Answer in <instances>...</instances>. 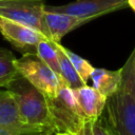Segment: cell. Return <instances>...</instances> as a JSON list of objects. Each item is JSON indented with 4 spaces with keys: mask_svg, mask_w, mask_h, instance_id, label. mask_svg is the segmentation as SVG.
<instances>
[{
    "mask_svg": "<svg viewBox=\"0 0 135 135\" xmlns=\"http://www.w3.org/2000/svg\"><path fill=\"white\" fill-rule=\"evenodd\" d=\"M6 89L11 90L15 97L20 119L23 123L33 127L52 128L57 133L49 97L30 84L21 75Z\"/></svg>",
    "mask_w": 135,
    "mask_h": 135,
    "instance_id": "cell-1",
    "label": "cell"
},
{
    "mask_svg": "<svg viewBox=\"0 0 135 135\" xmlns=\"http://www.w3.org/2000/svg\"><path fill=\"white\" fill-rule=\"evenodd\" d=\"M22 123L12 91L0 89V128H14Z\"/></svg>",
    "mask_w": 135,
    "mask_h": 135,
    "instance_id": "cell-10",
    "label": "cell"
},
{
    "mask_svg": "<svg viewBox=\"0 0 135 135\" xmlns=\"http://www.w3.org/2000/svg\"><path fill=\"white\" fill-rule=\"evenodd\" d=\"M19 76L15 56L11 51L0 47V88H8Z\"/></svg>",
    "mask_w": 135,
    "mask_h": 135,
    "instance_id": "cell-12",
    "label": "cell"
},
{
    "mask_svg": "<svg viewBox=\"0 0 135 135\" xmlns=\"http://www.w3.org/2000/svg\"><path fill=\"white\" fill-rule=\"evenodd\" d=\"M92 121L93 120H88L84 126L82 127L81 131L79 132L78 135H93V132H92Z\"/></svg>",
    "mask_w": 135,
    "mask_h": 135,
    "instance_id": "cell-17",
    "label": "cell"
},
{
    "mask_svg": "<svg viewBox=\"0 0 135 135\" xmlns=\"http://www.w3.org/2000/svg\"><path fill=\"white\" fill-rule=\"evenodd\" d=\"M90 78L93 81V88L104 97H110L117 92L121 84V70L109 71L105 69L93 70Z\"/></svg>",
    "mask_w": 135,
    "mask_h": 135,
    "instance_id": "cell-9",
    "label": "cell"
},
{
    "mask_svg": "<svg viewBox=\"0 0 135 135\" xmlns=\"http://www.w3.org/2000/svg\"><path fill=\"white\" fill-rule=\"evenodd\" d=\"M0 34L16 50L23 54H36V46L42 39H49L41 32L19 22L0 17Z\"/></svg>",
    "mask_w": 135,
    "mask_h": 135,
    "instance_id": "cell-6",
    "label": "cell"
},
{
    "mask_svg": "<svg viewBox=\"0 0 135 135\" xmlns=\"http://www.w3.org/2000/svg\"><path fill=\"white\" fill-rule=\"evenodd\" d=\"M43 18L51 41L58 43H60V40L68 33L89 22V20L83 18H79L64 13L49 12V11L44 12Z\"/></svg>",
    "mask_w": 135,
    "mask_h": 135,
    "instance_id": "cell-7",
    "label": "cell"
},
{
    "mask_svg": "<svg viewBox=\"0 0 135 135\" xmlns=\"http://www.w3.org/2000/svg\"><path fill=\"white\" fill-rule=\"evenodd\" d=\"M74 92L77 101L88 119L96 120L102 115L107 102V97L88 84L74 90Z\"/></svg>",
    "mask_w": 135,
    "mask_h": 135,
    "instance_id": "cell-8",
    "label": "cell"
},
{
    "mask_svg": "<svg viewBox=\"0 0 135 135\" xmlns=\"http://www.w3.org/2000/svg\"><path fill=\"white\" fill-rule=\"evenodd\" d=\"M63 49H64V52L68 55L69 59L71 60L72 64L74 65L76 72L78 73L80 78L86 83L88 79L90 78V76H91V74H92V72L94 70V66L89 61H86L85 59L81 58L80 56H78L74 52H72V51H70V50H68L65 47H63Z\"/></svg>",
    "mask_w": 135,
    "mask_h": 135,
    "instance_id": "cell-14",
    "label": "cell"
},
{
    "mask_svg": "<svg viewBox=\"0 0 135 135\" xmlns=\"http://www.w3.org/2000/svg\"><path fill=\"white\" fill-rule=\"evenodd\" d=\"M128 6H130L134 12H135V0H127Z\"/></svg>",
    "mask_w": 135,
    "mask_h": 135,
    "instance_id": "cell-18",
    "label": "cell"
},
{
    "mask_svg": "<svg viewBox=\"0 0 135 135\" xmlns=\"http://www.w3.org/2000/svg\"><path fill=\"white\" fill-rule=\"evenodd\" d=\"M120 70H121L122 79L129 86L135 99V47L130 54L124 65Z\"/></svg>",
    "mask_w": 135,
    "mask_h": 135,
    "instance_id": "cell-15",
    "label": "cell"
},
{
    "mask_svg": "<svg viewBox=\"0 0 135 135\" xmlns=\"http://www.w3.org/2000/svg\"><path fill=\"white\" fill-rule=\"evenodd\" d=\"M104 117L119 135H135V99L121 79L116 93L107 98Z\"/></svg>",
    "mask_w": 135,
    "mask_h": 135,
    "instance_id": "cell-3",
    "label": "cell"
},
{
    "mask_svg": "<svg viewBox=\"0 0 135 135\" xmlns=\"http://www.w3.org/2000/svg\"><path fill=\"white\" fill-rule=\"evenodd\" d=\"M128 7L127 0H75L64 5H45V11L64 13L92 21L93 19Z\"/></svg>",
    "mask_w": 135,
    "mask_h": 135,
    "instance_id": "cell-5",
    "label": "cell"
},
{
    "mask_svg": "<svg viewBox=\"0 0 135 135\" xmlns=\"http://www.w3.org/2000/svg\"><path fill=\"white\" fill-rule=\"evenodd\" d=\"M16 68L19 74L34 88L50 99L57 97L63 81L50 66L40 60L36 54H23L16 59Z\"/></svg>",
    "mask_w": 135,
    "mask_h": 135,
    "instance_id": "cell-2",
    "label": "cell"
},
{
    "mask_svg": "<svg viewBox=\"0 0 135 135\" xmlns=\"http://www.w3.org/2000/svg\"><path fill=\"white\" fill-rule=\"evenodd\" d=\"M36 55L47 66H50L57 75L60 76L59 60H58L55 42L51 41L50 39H42L41 41H39V43L36 46Z\"/></svg>",
    "mask_w": 135,
    "mask_h": 135,
    "instance_id": "cell-13",
    "label": "cell"
},
{
    "mask_svg": "<svg viewBox=\"0 0 135 135\" xmlns=\"http://www.w3.org/2000/svg\"><path fill=\"white\" fill-rule=\"evenodd\" d=\"M92 132L93 135H119L104 115H101L98 119L92 121Z\"/></svg>",
    "mask_w": 135,
    "mask_h": 135,
    "instance_id": "cell-16",
    "label": "cell"
},
{
    "mask_svg": "<svg viewBox=\"0 0 135 135\" xmlns=\"http://www.w3.org/2000/svg\"><path fill=\"white\" fill-rule=\"evenodd\" d=\"M55 135H73V134H70V133H56Z\"/></svg>",
    "mask_w": 135,
    "mask_h": 135,
    "instance_id": "cell-19",
    "label": "cell"
},
{
    "mask_svg": "<svg viewBox=\"0 0 135 135\" xmlns=\"http://www.w3.org/2000/svg\"><path fill=\"white\" fill-rule=\"evenodd\" d=\"M54 42V41H53ZM55 46L57 50L58 60H59V68H60V77L64 84L70 86L73 90H76L84 84H86L78 75L76 72L74 65L72 64L71 60L69 59L68 55L64 52V46H62L60 43L55 42Z\"/></svg>",
    "mask_w": 135,
    "mask_h": 135,
    "instance_id": "cell-11",
    "label": "cell"
},
{
    "mask_svg": "<svg viewBox=\"0 0 135 135\" xmlns=\"http://www.w3.org/2000/svg\"><path fill=\"white\" fill-rule=\"evenodd\" d=\"M44 12L43 0H0V17L31 26L50 39L43 18Z\"/></svg>",
    "mask_w": 135,
    "mask_h": 135,
    "instance_id": "cell-4",
    "label": "cell"
}]
</instances>
